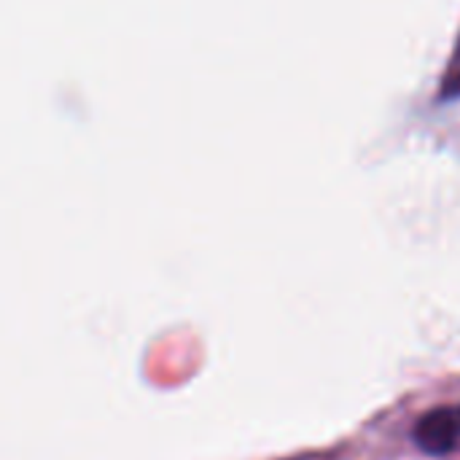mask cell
Instances as JSON below:
<instances>
[{
    "instance_id": "1",
    "label": "cell",
    "mask_w": 460,
    "mask_h": 460,
    "mask_svg": "<svg viewBox=\"0 0 460 460\" xmlns=\"http://www.w3.org/2000/svg\"><path fill=\"white\" fill-rule=\"evenodd\" d=\"M415 445L429 453V456H450L460 447V407H439L426 412L415 431H412Z\"/></svg>"
}]
</instances>
